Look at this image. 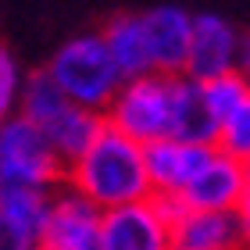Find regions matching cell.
Here are the masks:
<instances>
[{
    "label": "cell",
    "instance_id": "1",
    "mask_svg": "<svg viewBox=\"0 0 250 250\" xmlns=\"http://www.w3.org/2000/svg\"><path fill=\"white\" fill-rule=\"evenodd\" d=\"M64 186L86 197L89 204H97L100 211L146 200L150 183H146L143 146L111 125H100L93 143L75 161L64 165Z\"/></svg>",
    "mask_w": 250,
    "mask_h": 250
},
{
    "label": "cell",
    "instance_id": "2",
    "mask_svg": "<svg viewBox=\"0 0 250 250\" xmlns=\"http://www.w3.org/2000/svg\"><path fill=\"white\" fill-rule=\"evenodd\" d=\"M43 72L72 104L97 111V115H104V107L122 86V75L111 61L100 32H83V36H72L68 43H61Z\"/></svg>",
    "mask_w": 250,
    "mask_h": 250
},
{
    "label": "cell",
    "instance_id": "3",
    "mask_svg": "<svg viewBox=\"0 0 250 250\" xmlns=\"http://www.w3.org/2000/svg\"><path fill=\"white\" fill-rule=\"evenodd\" d=\"M172 79L175 75H161V72L125 79L118 93L111 97V104L104 107V125L118 129L140 146L168 140V129H172Z\"/></svg>",
    "mask_w": 250,
    "mask_h": 250
},
{
    "label": "cell",
    "instance_id": "4",
    "mask_svg": "<svg viewBox=\"0 0 250 250\" xmlns=\"http://www.w3.org/2000/svg\"><path fill=\"white\" fill-rule=\"evenodd\" d=\"M64 183V161L54 154L36 125L21 115L0 122V186L58 189Z\"/></svg>",
    "mask_w": 250,
    "mask_h": 250
},
{
    "label": "cell",
    "instance_id": "5",
    "mask_svg": "<svg viewBox=\"0 0 250 250\" xmlns=\"http://www.w3.org/2000/svg\"><path fill=\"white\" fill-rule=\"evenodd\" d=\"M100 211L64 183L50 193V208L36 236L43 250H100Z\"/></svg>",
    "mask_w": 250,
    "mask_h": 250
},
{
    "label": "cell",
    "instance_id": "6",
    "mask_svg": "<svg viewBox=\"0 0 250 250\" xmlns=\"http://www.w3.org/2000/svg\"><path fill=\"white\" fill-rule=\"evenodd\" d=\"M100 250H172L168 222L150 197L111 208L100 214Z\"/></svg>",
    "mask_w": 250,
    "mask_h": 250
},
{
    "label": "cell",
    "instance_id": "7",
    "mask_svg": "<svg viewBox=\"0 0 250 250\" xmlns=\"http://www.w3.org/2000/svg\"><path fill=\"white\" fill-rule=\"evenodd\" d=\"M240 32H236L222 15H197L189 32V50H186V68L183 75L208 83L214 75L232 72L240 61Z\"/></svg>",
    "mask_w": 250,
    "mask_h": 250
},
{
    "label": "cell",
    "instance_id": "8",
    "mask_svg": "<svg viewBox=\"0 0 250 250\" xmlns=\"http://www.w3.org/2000/svg\"><path fill=\"white\" fill-rule=\"evenodd\" d=\"M243 186H247V165L211 150L204 168L175 193V200L186 211H232L243 197Z\"/></svg>",
    "mask_w": 250,
    "mask_h": 250
},
{
    "label": "cell",
    "instance_id": "9",
    "mask_svg": "<svg viewBox=\"0 0 250 250\" xmlns=\"http://www.w3.org/2000/svg\"><path fill=\"white\" fill-rule=\"evenodd\" d=\"M143 21V40L150 54V68L161 75H183L186 68V50H189V32H193V15L183 7H154L140 15Z\"/></svg>",
    "mask_w": 250,
    "mask_h": 250
},
{
    "label": "cell",
    "instance_id": "10",
    "mask_svg": "<svg viewBox=\"0 0 250 250\" xmlns=\"http://www.w3.org/2000/svg\"><path fill=\"white\" fill-rule=\"evenodd\" d=\"M214 146L197 143H179V140H157L143 146V165H146V183L150 197H175L193 175L204 168Z\"/></svg>",
    "mask_w": 250,
    "mask_h": 250
},
{
    "label": "cell",
    "instance_id": "11",
    "mask_svg": "<svg viewBox=\"0 0 250 250\" xmlns=\"http://www.w3.org/2000/svg\"><path fill=\"white\" fill-rule=\"evenodd\" d=\"M172 250H240L232 211H179L172 225Z\"/></svg>",
    "mask_w": 250,
    "mask_h": 250
},
{
    "label": "cell",
    "instance_id": "12",
    "mask_svg": "<svg viewBox=\"0 0 250 250\" xmlns=\"http://www.w3.org/2000/svg\"><path fill=\"white\" fill-rule=\"evenodd\" d=\"M214 129H218V122L211 118L208 104H204L200 83L189 75H175L172 79V129H168V140L214 146Z\"/></svg>",
    "mask_w": 250,
    "mask_h": 250
},
{
    "label": "cell",
    "instance_id": "13",
    "mask_svg": "<svg viewBox=\"0 0 250 250\" xmlns=\"http://www.w3.org/2000/svg\"><path fill=\"white\" fill-rule=\"evenodd\" d=\"M100 125H104V115L86 111V107L72 104V100H64L58 111H50V115L36 125V129L47 136V143L54 146V154L68 165V161H75V157L93 143V136L100 132Z\"/></svg>",
    "mask_w": 250,
    "mask_h": 250
},
{
    "label": "cell",
    "instance_id": "14",
    "mask_svg": "<svg viewBox=\"0 0 250 250\" xmlns=\"http://www.w3.org/2000/svg\"><path fill=\"white\" fill-rule=\"evenodd\" d=\"M100 40L115 61L122 83L125 79H136V75H146L154 72L150 68V54H146V40H143V21L140 15H115L100 29Z\"/></svg>",
    "mask_w": 250,
    "mask_h": 250
},
{
    "label": "cell",
    "instance_id": "15",
    "mask_svg": "<svg viewBox=\"0 0 250 250\" xmlns=\"http://www.w3.org/2000/svg\"><path fill=\"white\" fill-rule=\"evenodd\" d=\"M50 193L54 189H36V186H0V214L36 243L50 208Z\"/></svg>",
    "mask_w": 250,
    "mask_h": 250
},
{
    "label": "cell",
    "instance_id": "16",
    "mask_svg": "<svg viewBox=\"0 0 250 250\" xmlns=\"http://www.w3.org/2000/svg\"><path fill=\"white\" fill-rule=\"evenodd\" d=\"M214 150L240 161V165H250V97L218 122V129H214Z\"/></svg>",
    "mask_w": 250,
    "mask_h": 250
},
{
    "label": "cell",
    "instance_id": "17",
    "mask_svg": "<svg viewBox=\"0 0 250 250\" xmlns=\"http://www.w3.org/2000/svg\"><path fill=\"white\" fill-rule=\"evenodd\" d=\"M200 93H204V104H208L211 118L222 122L229 111H236L250 97V86H247V79L232 68V72H225V75H214V79H208V83H200Z\"/></svg>",
    "mask_w": 250,
    "mask_h": 250
},
{
    "label": "cell",
    "instance_id": "18",
    "mask_svg": "<svg viewBox=\"0 0 250 250\" xmlns=\"http://www.w3.org/2000/svg\"><path fill=\"white\" fill-rule=\"evenodd\" d=\"M21 68L4 43H0V122L18 115V93H21Z\"/></svg>",
    "mask_w": 250,
    "mask_h": 250
},
{
    "label": "cell",
    "instance_id": "19",
    "mask_svg": "<svg viewBox=\"0 0 250 250\" xmlns=\"http://www.w3.org/2000/svg\"><path fill=\"white\" fill-rule=\"evenodd\" d=\"M232 218H236L240 250H250V165H247V186H243V197H240V204L232 208Z\"/></svg>",
    "mask_w": 250,
    "mask_h": 250
},
{
    "label": "cell",
    "instance_id": "20",
    "mask_svg": "<svg viewBox=\"0 0 250 250\" xmlns=\"http://www.w3.org/2000/svg\"><path fill=\"white\" fill-rule=\"evenodd\" d=\"M32 247V240L25 232L18 229V225H11L4 214H0V250H29Z\"/></svg>",
    "mask_w": 250,
    "mask_h": 250
},
{
    "label": "cell",
    "instance_id": "21",
    "mask_svg": "<svg viewBox=\"0 0 250 250\" xmlns=\"http://www.w3.org/2000/svg\"><path fill=\"white\" fill-rule=\"evenodd\" d=\"M236 72H240L247 79V86H250V36L240 40V61H236Z\"/></svg>",
    "mask_w": 250,
    "mask_h": 250
},
{
    "label": "cell",
    "instance_id": "22",
    "mask_svg": "<svg viewBox=\"0 0 250 250\" xmlns=\"http://www.w3.org/2000/svg\"><path fill=\"white\" fill-rule=\"evenodd\" d=\"M29 250H43V247H36V243H32V247H29Z\"/></svg>",
    "mask_w": 250,
    "mask_h": 250
}]
</instances>
